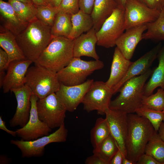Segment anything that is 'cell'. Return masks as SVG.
Instances as JSON below:
<instances>
[{
  "instance_id": "44dd1931",
  "label": "cell",
  "mask_w": 164,
  "mask_h": 164,
  "mask_svg": "<svg viewBox=\"0 0 164 164\" xmlns=\"http://www.w3.org/2000/svg\"><path fill=\"white\" fill-rule=\"evenodd\" d=\"M0 19L2 29L9 30L15 36L23 30L28 24L22 22L8 2L0 0Z\"/></svg>"
},
{
  "instance_id": "30bf717a",
  "label": "cell",
  "mask_w": 164,
  "mask_h": 164,
  "mask_svg": "<svg viewBox=\"0 0 164 164\" xmlns=\"http://www.w3.org/2000/svg\"><path fill=\"white\" fill-rule=\"evenodd\" d=\"M113 94V91L105 82L94 81L82 101L84 109L88 112L97 111L98 114L105 115Z\"/></svg>"
},
{
  "instance_id": "4316f807",
  "label": "cell",
  "mask_w": 164,
  "mask_h": 164,
  "mask_svg": "<svg viewBox=\"0 0 164 164\" xmlns=\"http://www.w3.org/2000/svg\"><path fill=\"white\" fill-rule=\"evenodd\" d=\"M146 25V31L143 34V39L157 42L164 41V7L156 19Z\"/></svg>"
},
{
  "instance_id": "9c48e42d",
  "label": "cell",
  "mask_w": 164,
  "mask_h": 164,
  "mask_svg": "<svg viewBox=\"0 0 164 164\" xmlns=\"http://www.w3.org/2000/svg\"><path fill=\"white\" fill-rule=\"evenodd\" d=\"M36 106L39 119L51 129L64 123L67 110L55 93L39 99Z\"/></svg>"
},
{
  "instance_id": "484cf974",
  "label": "cell",
  "mask_w": 164,
  "mask_h": 164,
  "mask_svg": "<svg viewBox=\"0 0 164 164\" xmlns=\"http://www.w3.org/2000/svg\"><path fill=\"white\" fill-rule=\"evenodd\" d=\"M71 16L67 13L59 11L51 28L53 38L59 36L68 37L72 29Z\"/></svg>"
},
{
  "instance_id": "d590c367",
  "label": "cell",
  "mask_w": 164,
  "mask_h": 164,
  "mask_svg": "<svg viewBox=\"0 0 164 164\" xmlns=\"http://www.w3.org/2000/svg\"><path fill=\"white\" fill-rule=\"evenodd\" d=\"M148 7L161 11L164 7V0H138Z\"/></svg>"
},
{
  "instance_id": "7bdbcfd3",
  "label": "cell",
  "mask_w": 164,
  "mask_h": 164,
  "mask_svg": "<svg viewBox=\"0 0 164 164\" xmlns=\"http://www.w3.org/2000/svg\"><path fill=\"white\" fill-rule=\"evenodd\" d=\"M62 0H47L48 5L51 7L58 8Z\"/></svg>"
},
{
  "instance_id": "83f0119b",
  "label": "cell",
  "mask_w": 164,
  "mask_h": 164,
  "mask_svg": "<svg viewBox=\"0 0 164 164\" xmlns=\"http://www.w3.org/2000/svg\"><path fill=\"white\" fill-rule=\"evenodd\" d=\"M8 0L18 17L23 22L28 24L37 19L36 17V7L33 3Z\"/></svg>"
},
{
  "instance_id": "7402d4cb",
  "label": "cell",
  "mask_w": 164,
  "mask_h": 164,
  "mask_svg": "<svg viewBox=\"0 0 164 164\" xmlns=\"http://www.w3.org/2000/svg\"><path fill=\"white\" fill-rule=\"evenodd\" d=\"M158 66L153 70L150 78L145 83L143 88V95L149 96L158 87L164 90V44L162 45L157 56Z\"/></svg>"
},
{
  "instance_id": "ab89813d",
  "label": "cell",
  "mask_w": 164,
  "mask_h": 164,
  "mask_svg": "<svg viewBox=\"0 0 164 164\" xmlns=\"http://www.w3.org/2000/svg\"><path fill=\"white\" fill-rule=\"evenodd\" d=\"M86 164H107L100 156L96 154L87 158L85 161Z\"/></svg>"
},
{
  "instance_id": "b9f144b4",
  "label": "cell",
  "mask_w": 164,
  "mask_h": 164,
  "mask_svg": "<svg viewBox=\"0 0 164 164\" xmlns=\"http://www.w3.org/2000/svg\"><path fill=\"white\" fill-rule=\"evenodd\" d=\"M0 129L5 131L14 137L17 135L16 131H13L8 129L6 126L5 122L2 119V116H0Z\"/></svg>"
},
{
  "instance_id": "8fae6325",
  "label": "cell",
  "mask_w": 164,
  "mask_h": 164,
  "mask_svg": "<svg viewBox=\"0 0 164 164\" xmlns=\"http://www.w3.org/2000/svg\"><path fill=\"white\" fill-rule=\"evenodd\" d=\"M160 11L150 8L138 0H127L125 7V29L154 21Z\"/></svg>"
},
{
  "instance_id": "d6986e66",
  "label": "cell",
  "mask_w": 164,
  "mask_h": 164,
  "mask_svg": "<svg viewBox=\"0 0 164 164\" xmlns=\"http://www.w3.org/2000/svg\"><path fill=\"white\" fill-rule=\"evenodd\" d=\"M96 32V30L93 27L86 33H83L73 39V57L87 56L95 60H99V57L95 49L97 42Z\"/></svg>"
},
{
  "instance_id": "5bb4252c",
  "label": "cell",
  "mask_w": 164,
  "mask_h": 164,
  "mask_svg": "<svg viewBox=\"0 0 164 164\" xmlns=\"http://www.w3.org/2000/svg\"><path fill=\"white\" fill-rule=\"evenodd\" d=\"M94 82L93 79H88L81 84L70 86L60 83V88L55 93L67 111L73 112L82 103Z\"/></svg>"
},
{
  "instance_id": "2e32d148",
  "label": "cell",
  "mask_w": 164,
  "mask_h": 164,
  "mask_svg": "<svg viewBox=\"0 0 164 164\" xmlns=\"http://www.w3.org/2000/svg\"><path fill=\"white\" fill-rule=\"evenodd\" d=\"M17 102L15 113L10 120L9 124L11 127L19 126L23 127L28 121L31 108V97L32 93L26 85L12 90Z\"/></svg>"
},
{
  "instance_id": "f546056e",
  "label": "cell",
  "mask_w": 164,
  "mask_h": 164,
  "mask_svg": "<svg viewBox=\"0 0 164 164\" xmlns=\"http://www.w3.org/2000/svg\"><path fill=\"white\" fill-rule=\"evenodd\" d=\"M110 135L109 127L105 118H98L91 132V139L93 150L97 149Z\"/></svg>"
},
{
  "instance_id": "60d3db41",
  "label": "cell",
  "mask_w": 164,
  "mask_h": 164,
  "mask_svg": "<svg viewBox=\"0 0 164 164\" xmlns=\"http://www.w3.org/2000/svg\"><path fill=\"white\" fill-rule=\"evenodd\" d=\"M124 156L119 149L110 161L109 164H122Z\"/></svg>"
},
{
  "instance_id": "8992f818",
  "label": "cell",
  "mask_w": 164,
  "mask_h": 164,
  "mask_svg": "<svg viewBox=\"0 0 164 164\" xmlns=\"http://www.w3.org/2000/svg\"><path fill=\"white\" fill-rule=\"evenodd\" d=\"M104 63L99 60L87 61L78 57H73L69 63L57 73L60 82L65 85L81 84L94 71L103 68Z\"/></svg>"
},
{
  "instance_id": "f1b7e54d",
  "label": "cell",
  "mask_w": 164,
  "mask_h": 164,
  "mask_svg": "<svg viewBox=\"0 0 164 164\" xmlns=\"http://www.w3.org/2000/svg\"><path fill=\"white\" fill-rule=\"evenodd\" d=\"M155 131L146 145L145 153L155 159L160 164H164V142Z\"/></svg>"
},
{
  "instance_id": "603a6c76",
  "label": "cell",
  "mask_w": 164,
  "mask_h": 164,
  "mask_svg": "<svg viewBox=\"0 0 164 164\" xmlns=\"http://www.w3.org/2000/svg\"><path fill=\"white\" fill-rule=\"evenodd\" d=\"M117 6L114 0H95L91 15L94 22L93 27L96 32Z\"/></svg>"
},
{
  "instance_id": "3957f363",
  "label": "cell",
  "mask_w": 164,
  "mask_h": 164,
  "mask_svg": "<svg viewBox=\"0 0 164 164\" xmlns=\"http://www.w3.org/2000/svg\"><path fill=\"white\" fill-rule=\"evenodd\" d=\"M153 71L150 68L144 73L126 81L120 88L119 95L111 101L109 108L127 114L135 113L142 105L144 87Z\"/></svg>"
},
{
  "instance_id": "1f68e13d",
  "label": "cell",
  "mask_w": 164,
  "mask_h": 164,
  "mask_svg": "<svg viewBox=\"0 0 164 164\" xmlns=\"http://www.w3.org/2000/svg\"><path fill=\"white\" fill-rule=\"evenodd\" d=\"M135 113L148 120L157 132H158L161 123L164 120L162 111L155 110L142 105L138 108Z\"/></svg>"
},
{
  "instance_id": "ac0fdd59",
  "label": "cell",
  "mask_w": 164,
  "mask_h": 164,
  "mask_svg": "<svg viewBox=\"0 0 164 164\" xmlns=\"http://www.w3.org/2000/svg\"><path fill=\"white\" fill-rule=\"evenodd\" d=\"M126 59L116 47L114 50L109 77L106 81L108 86L113 91L114 94L117 92V87L127 73L132 63Z\"/></svg>"
},
{
  "instance_id": "ba28073f",
  "label": "cell",
  "mask_w": 164,
  "mask_h": 164,
  "mask_svg": "<svg viewBox=\"0 0 164 164\" xmlns=\"http://www.w3.org/2000/svg\"><path fill=\"white\" fill-rule=\"evenodd\" d=\"M124 12L125 9L117 6L104 22L96 32L98 46L106 48L115 46L116 41L125 30Z\"/></svg>"
},
{
  "instance_id": "ee69618b",
  "label": "cell",
  "mask_w": 164,
  "mask_h": 164,
  "mask_svg": "<svg viewBox=\"0 0 164 164\" xmlns=\"http://www.w3.org/2000/svg\"><path fill=\"white\" fill-rule=\"evenodd\" d=\"M36 6L41 5H48L47 0H31Z\"/></svg>"
},
{
  "instance_id": "52a82bcc",
  "label": "cell",
  "mask_w": 164,
  "mask_h": 164,
  "mask_svg": "<svg viewBox=\"0 0 164 164\" xmlns=\"http://www.w3.org/2000/svg\"><path fill=\"white\" fill-rule=\"evenodd\" d=\"M52 133L39 137L34 140L26 141L12 140L10 143L20 150L23 158L40 157L43 155L45 147L52 143L65 142L67 140L68 130L65 123Z\"/></svg>"
},
{
  "instance_id": "d6a6232c",
  "label": "cell",
  "mask_w": 164,
  "mask_h": 164,
  "mask_svg": "<svg viewBox=\"0 0 164 164\" xmlns=\"http://www.w3.org/2000/svg\"><path fill=\"white\" fill-rule=\"evenodd\" d=\"M142 106L160 111L164 109V90L160 88L154 94L149 96H143Z\"/></svg>"
},
{
  "instance_id": "4fadbf2b",
  "label": "cell",
  "mask_w": 164,
  "mask_h": 164,
  "mask_svg": "<svg viewBox=\"0 0 164 164\" xmlns=\"http://www.w3.org/2000/svg\"><path fill=\"white\" fill-rule=\"evenodd\" d=\"M105 115L110 134L117 143L124 158H126L125 141L128 129V114L109 108L106 110Z\"/></svg>"
},
{
  "instance_id": "6da1fadb",
  "label": "cell",
  "mask_w": 164,
  "mask_h": 164,
  "mask_svg": "<svg viewBox=\"0 0 164 164\" xmlns=\"http://www.w3.org/2000/svg\"><path fill=\"white\" fill-rule=\"evenodd\" d=\"M51 27L37 19L15 36L26 58L35 63L53 38Z\"/></svg>"
},
{
  "instance_id": "f35d334b",
  "label": "cell",
  "mask_w": 164,
  "mask_h": 164,
  "mask_svg": "<svg viewBox=\"0 0 164 164\" xmlns=\"http://www.w3.org/2000/svg\"><path fill=\"white\" fill-rule=\"evenodd\" d=\"M137 164H160L151 156L144 153L138 158Z\"/></svg>"
},
{
  "instance_id": "ffe728a7",
  "label": "cell",
  "mask_w": 164,
  "mask_h": 164,
  "mask_svg": "<svg viewBox=\"0 0 164 164\" xmlns=\"http://www.w3.org/2000/svg\"><path fill=\"white\" fill-rule=\"evenodd\" d=\"M162 46V43H159L137 60L132 62L125 75L117 87V92L126 81L144 73L150 68L153 62L157 58L158 53Z\"/></svg>"
},
{
  "instance_id": "f907efd6",
  "label": "cell",
  "mask_w": 164,
  "mask_h": 164,
  "mask_svg": "<svg viewBox=\"0 0 164 164\" xmlns=\"http://www.w3.org/2000/svg\"></svg>"
},
{
  "instance_id": "681fc988",
  "label": "cell",
  "mask_w": 164,
  "mask_h": 164,
  "mask_svg": "<svg viewBox=\"0 0 164 164\" xmlns=\"http://www.w3.org/2000/svg\"><path fill=\"white\" fill-rule=\"evenodd\" d=\"M162 111H163V114H164V109ZM163 122H164V121H163Z\"/></svg>"
},
{
  "instance_id": "4dcf8cb0",
  "label": "cell",
  "mask_w": 164,
  "mask_h": 164,
  "mask_svg": "<svg viewBox=\"0 0 164 164\" xmlns=\"http://www.w3.org/2000/svg\"><path fill=\"white\" fill-rule=\"evenodd\" d=\"M119 149L117 143L110 134L97 149L93 150V153L98 155L107 164H109L111 159Z\"/></svg>"
},
{
  "instance_id": "277c9868",
  "label": "cell",
  "mask_w": 164,
  "mask_h": 164,
  "mask_svg": "<svg viewBox=\"0 0 164 164\" xmlns=\"http://www.w3.org/2000/svg\"><path fill=\"white\" fill-rule=\"evenodd\" d=\"M73 40L64 36L53 38L34 63L57 73L73 57Z\"/></svg>"
},
{
  "instance_id": "d4e9b609",
  "label": "cell",
  "mask_w": 164,
  "mask_h": 164,
  "mask_svg": "<svg viewBox=\"0 0 164 164\" xmlns=\"http://www.w3.org/2000/svg\"><path fill=\"white\" fill-rule=\"evenodd\" d=\"M72 29L68 36L73 40L84 32H87L94 26V22L91 15L80 10L77 13L71 15Z\"/></svg>"
},
{
  "instance_id": "836d02e7",
  "label": "cell",
  "mask_w": 164,
  "mask_h": 164,
  "mask_svg": "<svg viewBox=\"0 0 164 164\" xmlns=\"http://www.w3.org/2000/svg\"><path fill=\"white\" fill-rule=\"evenodd\" d=\"M36 7L37 19L45 24L51 27L55 16L59 11L58 8L48 5L39 6Z\"/></svg>"
},
{
  "instance_id": "5b68a950",
  "label": "cell",
  "mask_w": 164,
  "mask_h": 164,
  "mask_svg": "<svg viewBox=\"0 0 164 164\" xmlns=\"http://www.w3.org/2000/svg\"><path fill=\"white\" fill-rule=\"evenodd\" d=\"M29 67L25 79V85L31 90L32 94L39 99L56 93L59 89L60 83L57 73L38 64Z\"/></svg>"
},
{
  "instance_id": "74e56055",
  "label": "cell",
  "mask_w": 164,
  "mask_h": 164,
  "mask_svg": "<svg viewBox=\"0 0 164 164\" xmlns=\"http://www.w3.org/2000/svg\"><path fill=\"white\" fill-rule=\"evenodd\" d=\"M10 63L7 53L2 48H0V72L4 71L7 69Z\"/></svg>"
},
{
  "instance_id": "bcb514c9",
  "label": "cell",
  "mask_w": 164,
  "mask_h": 164,
  "mask_svg": "<svg viewBox=\"0 0 164 164\" xmlns=\"http://www.w3.org/2000/svg\"><path fill=\"white\" fill-rule=\"evenodd\" d=\"M117 6L125 9L127 0H114Z\"/></svg>"
},
{
  "instance_id": "7a4b0ae2",
  "label": "cell",
  "mask_w": 164,
  "mask_h": 164,
  "mask_svg": "<svg viewBox=\"0 0 164 164\" xmlns=\"http://www.w3.org/2000/svg\"><path fill=\"white\" fill-rule=\"evenodd\" d=\"M155 130L150 121L136 114H128V129L125 141L126 158L136 164L145 153Z\"/></svg>"
},
{
  "instance_id": "cb8c5ba5",
  "label": "cell",
  "mask_w": 164,
  "mask_h": 164,
  "mask_svg": "<svg viewBox=\"0 0 164 164\" xmlns=\"http://www.w3.org/2000/svg\"><path fill=\"white\" fill-rule=\"evenodd\" d=\"M1 29L0 46L8 54L10 62L26 59L16 41L15 36L9 30Z\"/></svg>"
},
{
  "instance_id": "7dc6e473",
  "label": "cell",
  "mask_w": 164,
  "mask_h": 164,
  "mask_svg": "<svg viewBox=\"0 0 164 164\" xmlns=\"http://www.w3.org/2000/svg\"><path fill=\"white\" fill-rule=\"evenodd\" d=\"M122 164H135L132 161L126 157L123 158Z\"/></svg>"
},
{
  "instance_id": "f6af8a7d",
  "label": "cell",
  "mask_w": 164,
  "mask_h": 164,
  "mask_svg": "<svg viewBox=\"0 0 164 164\" xmlns=\"http://www.w3.org/2000/svg\"><path fill=\"white\" fill-rule=\"evenodd\" d=\"M158 131L159 136L164 142V122L161 123Z\"/></svg>"
},
{
  "instance_id": "7c38bea8",
  "label": "cell",
  "mask_w": 164,
  "mask_h": 164,
  "mask_svg": "<svg viewBox=\"0 0 164 164\" xmlns=\"http://www.w3.org/2000/svg\"><path fill=\"white\" fill-rule=\"evenodd\" d=\"M39 98L32 94L30 101L31 108L29 120L23 127L16 131L17 135L26 141L34 140L49 134L52 129L39 119L37 110V102Z\"/></svg>"
},
{
  "instance_id": "9a60e30c",
  "label": "cell",
  "mask_w": 164,
  "mask_h": 164,
  "mask_svg": "<svg viewBox=\"0 0 164 164\" xmlns=\"http://www.w3.org/2000/svg\"><path fill=\"white\" fill-rule=\"evenodd\" d=\"M32 63L27 59L15 60L10 63L2 86L4 93L25 85L27 71Z\"/></svg>"
},
{
  "instance_id": "8d00e7d4",
  "label": "cell",
  "mask_w": 164,
  "mask_h": 164,
  "mask_svg": "<svg viewBox=\"0 0 164 164\" xmlns=\"http://www.w3.org/2000/svg\"><path fill=\"white\" fill-rule=\"evenodd\" d=\"M95 0H79L80 9L91 15L94 7Z\"/></svg>"
},
{
  "instance_id": "c3c4849f",
  "label": "cell",
  "mask_w": 164,
  "mask_h": 164,
  "mask_svg": "<svg viewBox=\"0 0 164 164\" xmlns=\"http://www.w3.org/2000/svg\"><path fill=\"white\" fill-rule=\"evenodd\" d=\"M13 0L22 2L26 3H33L31 0Z\"/></svg>"
},
{
  "instance_id": "e0dca14e",
  "label": "cell",
  "mask_w": 164,
  "mask_h": 164,
  "mask_svg": "<svg viewBox=\"0 0 164 164\" xmlns=\"http://www.w3.org/2000/svg\"><path fill=\"white\" fill-rule=\"evenodd\" d=\"M146 24L126 29L116 41L115 46L123 55L130 60L139 42L143 39L142 35L146 30Z\"/></svg>"
},
{
  "instance_id": "e575fe53",
  "label": "cell",
  "mask_w": 164,
  "mask_h": 164,
  "mask_svg": "<svg viewBox=\"0 0 164 164\" xmlns=\"http://www.w3.org/2000/svg\"><path fill=\"white\" fill-rule=\"evenodd\" d=\"M79 0H62L58 8L59 11H61L71 15L77 12L80 9Z\"/></svg>"
}]
</instances>
